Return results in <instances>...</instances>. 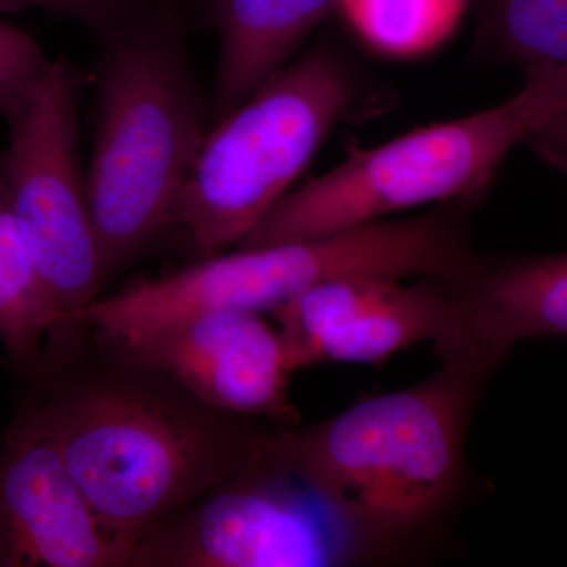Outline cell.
I'll return each mask as SVG.
<instances>
[{"mask_svg": "<svg viewBox=\"0 0 567 567\" xmlns=\"http://www.w3.org/2000/svg\"><path fill=\"white\" fill-rule=\"evenodd\" d=\"M436 358L415 385L270 434L275 456L334 517L353 566L427 559L470 498L468 432L499 368L475 354Z\"/></svg>", "mask_w": 567, "mask_h": 567, "instance_id": "obj_1", "label": "cell"}, {"mask_svg": "<svg viewBox=\"0 0 567 567\" xmlns=\"http://www.w3.org/2000/svg\"><path fill=\"white\" fill-rule=\"evenodd\" d=\"M103 344V363L89 368L44 350L21 405L50 427L104 527L136 547L221 483L274 424L213 409Z\"/></svg>", "mask_w": 567, "mask_h": 567, "instance_id": "obj_2", "label": "cell"}, {"mask_svg": "<svg viewBox=\"0 0 567 567\" xmlns=\"http://www.w3.org/2000/svg\"><path fill=\"white\" fill-rule=\"evenodd\" d=\"M470 218L465 205L440 204L410 218L380 219L315 240L238 246L99 297L73 324L122 344L200 312H271L301 290L333 279L451 278L475 251Z\"/></svg>", "mask_w": 567, "mask_h": 567, "instance_id": "obj_3", "label": "cell"}, {"mask_svg": "<svg viewBox=\"0 0 567 567\" xmlns=\"http://www.w3.org/2000/svg\"><path fill=\"white\" fill-rule=\"evenodd\" d=\"M205 106L171 10L107 39L87 182L107 278L167 227L205 140Z\"/></svg>", "mask_w": 567, "mask_h": 567, "instance_id": "obj_4", "label": "cell"}, {"mask_svg": "<svg viewBox=\"0 0 567 567\" xmlns=\"http://www.w3.org/2000/svg\"><path fill=\"white\" fill-rule=\"evenodd\" d=\"M360 99L352 62L323 40L205 134L175 207L197 257L227 251L289 193Z\"/></svg>", "mask_w": 567, "mask_h": 567, "instance_id": "obj_5", "label": "cell"}, {"mask_svg": "<svg viewBox=\"0 0 567 567\" xmlns=\"http://www.w3.org/2000/svg\"><path fill=\"white\" fill-rule=\"evenodd\" d=\"M539 117L524 84L498 106L352 148L334 169L287 193L238 246L315 240L421 205L481 200Z\"/></svg>", "mask_w": 567, "mask_h": 567, "instance_id": "obj_6", "label": "cell"}, {"mask_svg": "<svg viewBox=\"0 0 567 567\" xmlns=\"http://www.w3.org/2000/svg\"><path fill=\"white\" fill-rule=\"evenodd\" d=\"M80 71L51 61L9 117L0 178L44 286L63 317L61 330L100 297L107 281L80 164ZM59 330V331H61Z\"/></svg>", "mask_w": 567, "mask_h": 567, "instance_id": "obj_7", "label": "cell"}, {"mask_svg": "<svg viewBox=\"0 0 567 567\" xmlns=\"http://www.w3.org/2000/svg\"><path fill=\"white\" fill-rule=\"evenodd\" d=\"M274 429L221 483L142 537L130 567L353 566L322 499L271 451Z\"/></svg>", "mask_w": 567, "mask_h": 567, "instance_id": "obj_8", "label": "cell"}, {"mask_svg": "<svg viewBox=\"0 0 567 567\" xmlns=\"http://www.w3.org/2000/svg\"><path fill=\"white\" fill-rule=\"evenodd\" d=\"M133 550L96 516L50 427L21 405L0 440V567H130Z\"/></svg>", "mask_w": 567, "mask_h": 567, "instance_id": "obj_9", "label": "cell"}, {"mask_svg": "<svg viewBox=\"0 0 567 567\" xmlns=\"http://www.w3.org/2000/svg\"><path fill=\"white\" fill-rule=\"evenodd\" d=\"M111 346L213 409L278 427L300 424L290 398L295 372L264 312H200Z\"/></svg>", "mask_w": 567, "mask_h": 567, "instance_id": "obj_10", "label": "cell"}, {"mask_svg": "<svg viewBox=\"0 0 567 567\" xmlns=\"http://www.w3.org/2000/svg\"><path fill=\"white\" fill-rule=\"evenodd\" d=\"M344 278L301 290L271 311L293 372L328 363L382 364L445 330L443 279Z\"/></svg>", "mask_w": 567, "mask_h": 567, "instance_id": "obj_11", "label": "cell"}, {"mask_svg": "<svg viewBox=\"0 0 567 567\" xmlns=\"http://www.w3.org/2000/svg\"><path fill=\"white\" fill-rule=\"evenodd\" d=\"M443 281L451 308L435 354H475L502 368L525 339L567 338V251L476 252L462 274Z\"/></svg>", "mask_w": 567, "mask_h": 567, "instance_id": "obj_12", "label": "cell"}, {"mask_svg": "<svg viewBox=\"0 0 567 567\" xmlns=\"http://www.w3.org/2000/svg\"><path fill=\"white\" fill-rule=\"evenodd\" d=\"M338 0H210L219 37L213 110L224 117L271 80Z\"/></svg>", "mask_w": 567, "mask_h": 567, "instance_id": "obj_13", "label": "cell"}, {"mask_svg": "<svg viewBox=\"0 0 567 567\" xmlns=\"http://www.w3.org/2000/svg\"><path fill=\"white\" fill-rule=\"evenodd\" d=\"M477 54L525 71L567 62V0H468Z\"/></svg>", "mask_w": 567, "mask_h": 567, "instance_id": "obj_14", "label": "cell"}, {"mask_svg": "<svg viewBox=\"0 0 567 567\" xmlns=\"http://www.w3.org/2000/svg\"><path fill=\"white\" fill-rule=\"evenodd\" d=\"M466 6L468 0H338L336 11L372 50L413 58L446 40Z\"/></svg>", "mask_w": 567, "mask_h": 567, "instance_id": "obj_15", "label": "cell"}, {"mask_svg": "<svg viewBox=\"0 0 567 567\" xmlns=\"http://www.w3.org/2000/svg\"><path fill=\"white\" fill-rule=\"evenodd\" d=\"M28 32L0 18V115L9 117L50 66Z\"/></svg>", "mask_w": 567, "mask_h": 567, "instance_id": "obj_16", "label": "cell"}, {"mask_svg": "<svg viewBox=\"0 0 567 567\" xmlns=\"http://www.w3.org/2000/svg\"><path fill=\"white\" fill-rule=\"evenodd\" d=\"M31 9L84 22L106 39L142 17L140 0H0V13Z\"/></svg>", "mask_w": 567, "mask_h": 567, "instance_id": "obj_17", "label": "cell"}, {"mask_svg": "<svg viewBox=\"0 0 567 567\" xmlns=\"http://www.w3.org/2000/svg\"><path fill=\"white\" fill-rule=\"evenodd\" d=\"M525 76V84L528 85L539 107L540 118L567 110V62L527 70Z\"/></svg>", "mask_w": 567, "mask_h": 567, "instance_id": "obj_18", "label": "cell"}, {"mask_svg": "<svg viewBox=\"0 0 567 567\" xmlns=\"http://www.w3.org/2000/svg\"><path fill=\"white\" fill-rule=\"evenodd\" d=\"M525 142L548 162L567 171V110L540 118Z\"/></svg>", "mask_w": 567, "mask_h": 567, "instance_id": "obj_19", "label": "cell"}]
</instances>
